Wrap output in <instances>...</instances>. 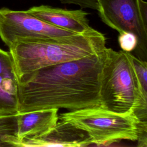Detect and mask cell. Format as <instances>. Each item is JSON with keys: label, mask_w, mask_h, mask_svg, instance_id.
<instances>
[{"label": "cell", "mask_w": 147, "mask_h": 147, "mask_svg": "<svg viewBox=\"0 0 147 147\" xmlns=\"http://www.w3.org/2000/svg\"><path fill=\"white\" fill-rule=\"evenodd\" d=\"M105 56V49L20 76L18 78V113L49 109L75 111L99 106Z\"/></svg>", "instance_id": "cell-1"}, {"label": "cell", "mask_w": 147, "mask_h": 147, "mask_svg": "<svg viewBox=\"0 0 147 147\" xmlns=\"http://www.w3.org/2000/svg\"><path fill=\"white\" fill-rule=\"evenodd\" d=\"M106 37L92 28L59 37L17 39L9 47L18 78L47 67L79 60L103 51Z\"/></svg>", "instance_id": "cell-2"}, {"label": "cell", "mask_w": 147, "mask_h": 147, "mask_svg": "<svg viewBox=\"0 0 147 147\" xmlns=\"http://www.w3.org/2000/svg\"><path fill=\"white\" fill-rule=\"evenodd\" d=\"M130 52L106 48L102 69L100 107L118 114L147 118V96L141 88Z\"/></svg>", "instance_id": "cell-3"}, {"label": "cell", "mask_w": 147, "mask_h": 147, "mask_svg": "<svg viewBox=\"0 0 147 147\" xmlns=\"http://www.w3.org/2000/svg\"><path fill=\"white\" fill-rule=\"evenodd\" d=\"M59 119L85 131L96 145L137 140L139 120L134 113L118 114L95 106L62 113Z\"/></svg>", "instance_id": "cell-4"}, {"label": "cell", "mask_w": 147, "mask_h": 147, "mask_svg": "<svg viewBox=\"0 0 147 147\" xmlns=\"http://www.w3.org/2000/svg\"><path fill=\"white\" fill-rule=\"evenodd\" d=\"M103 22L119 33L130 32L137 38L136 53L147 57V3L144 0H98Z\"/></svg>", "instance_id": "cell-5"}, {"label": "cell", "mask_w": 147, "mask_h": 147, "mask_svg": "<svg viewBox=\"0 0 147 147\" xmlns=\"http://www.w3.org/2000/svg\"><path fill=\"white\" fill-rule=\"evenodd\" d=\"M75 33L37 18L26 10L0 8V37L9 47L15 40L39 37H59Z\"/></svg>", "instance_id": "cell-6"}, {"label": "cell", "mask_w": 147, "mask_h": 147, "mask_svg": "<svg viewBox=\"0 0 147 147\" xmlns=\"http://www.w3.org/2000/svg\"><path fill=\"white\" fill-rule=\"evenodd\" d=\"M12 146L80 147L92 144L88 134L65 121H58L56 125L45 134L18 140L15 137L11 141Z\"/></svg>", "instance_id": "cell-7"}, {"label": "cell", "mask_w": 147, "mask_h": 147, "mask_svg": "<svg viewBox=\"0 0 147 147\" xmlns=\"http://www.w3.org/2000/svg\"><path fill=\"white\" fill-rule=\"evenodd\" d=\"M26 11L48 24L75 33H82L92 28L87 18L89 14L82 9L68 10L41 5Z\"/></svg>", "instance_id": "cell-8"}, {"label": "cell", "mask_w": 147, "mask_h": 147, "mask_svg": "<svg viewBox=\"0 0 147 147\" xmlns=\"http://www.w3.org/2000/svg\"><path fill=\"white\" fill-rule=\"evenodd\" d=\"M18 113V77L9 51L0 48V114Z\"/></svg>", "instance_id": "cell-9"}, {"label": "cell", "mask_w": 147, "mask_h": 147, "mask_svg": "<svg viewBox=\"0 0 147 147\" xmlns=\"http://www.w3.org/2000/svg\"><path fill=\"white\" fill-rule=\"evenodd\" d=\"M57 109L18 113L17 139L42 135L52 129L59 120Z\"/></svg>", "instance_id": "cell-10"}, {"label": "cell", "mask_w": 147, "mask_h": 147, "mask_svg": "<svg viewBox=\"0 0 147 147\" xmlns=\"http://www.w3.org/2000/svg\"><path fill=\"white\" fill-rule=\"evenodd\" d=\"M17 114H0V147L9 146L7 138L11 136H17Z\"/></svg>", "instance_id": "cell-11"}, {"label": "cell", "mask_w": 147, "mask_h": 147, "mask_svg": "<svg viewBox=\"0 0 147 147\" xmlns=\"http://www.w3.org/2000/svg\"><path fill=\"white\" fill-rule=\"evenodd\" d=\"M137 77L144 94L147 96V62L130 54Z\"/></svg>", "instance_id": "cell-12"}, {"label": "cell", "mask_w": 147, "mask_h": 147, "mask_svg": "<svg viewBox=\"0 0 147 147\" xmlns=\"http://www.w3.org/2000/svg\"><path fill=\"white\" fill-rule=\"evenodd\" d=\"M118 40L121 48L125 52H130L135 50L137 46V38L132 33L123 32L119 33Z\"/></svg>", "instance_id": "cell-13"}, {"label": "cell", "mask_w": 147, "mask_h": 147, "mask_svg": "<svg viewBox=\"0 0 147 147\" xmlns=\"http://www.w3.org/2000/svg\"><path fill=\"white\" fill-rule=\"evenodd\" d=\"M64 4H71L79 6L81 8H88L95 10L98 9V0H58Z\"/></svg>", "instance_id": "cell-14"}, {"label": "cell", "mask_w": 147, "mask_h": 147, "mask_svg": "<svg viewBox=\"0 0 147 147\" xmlns=\"http://www.w3.org/2000/svg\"><path fill=\"white\" fill-rule=\"evenodd\" d=\"M137 146L139 147L147 146V120H140L138 126Z\"/></svg>", "instance_id": "cell-15"}]
</instances>
